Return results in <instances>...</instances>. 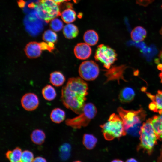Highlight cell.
Instances as JSON below:
<instances>
[{"label":"cell","instance_id":"6da1fadb","mask_svg":"<svg viewBox=\"0 0 162 162\" xmlns=\"http://www.w3.org/2000/svg\"><path fill=\"white\" fill-rule=\"evenodd\" d=\"M88 84L82 79H68L61 91V100L64 106L77 114L82 112L88 94Z\"/></svg>","mask_w":162,"mask_h":162},{"label":"cell","instance_id":"7a4b0ae2","mask_svg":"<svg viewBox=\"0 0 162 162\" xmlns=\"http://www.w3.org/2000/svg\"><path fill=\"white\" fill-rule=\"evenodd\" d=\"M117 112L123 122L126 133L134 136L138 135L142 122L146 117L145 110L142 108L137 110H128L119 107Z\"/></svg>","mask_w":162,"mask_h":162},{"label":"cell","instance_id":"3957f363","mask_svg":"<svg viewBox=\"0 0 162 162\" xmlns=\"http://www.w3.org/2000/svg\"><path fill=\"white\" fill-rule=\"evenodd\" d=\"M100 127L104 138L108 141L120 138L127 134L122 119L115 113L111 114L108 121Z\"/></svg>","mask_w":162,"mask_h":162},{"label":"cell","instance_id":"277c9868","mask_svg":"<svg viewBox=\"0 0 162 162\" xmlns=\"http://www.w3.org/2000/svg\"><path fill=\"white\" fill-rule=\"evenodd\" d=\"M139 135L140 142L138 147V149H142L149 154H151L158 139L152 124L151 118H149L143 123Z\"/></svg>","mask_w":162,"mask_h":162},{"label":"cell","instance_id":"5b68a950","mask_svg":"<svg viewBox=\"0 0 162 162\" xmlns=\"http://www.w3.org/2000/svg\"><path fill=\"white\" fill-rule=\"evenodd\" d=\"M97 109L92 103H88L84 105L82 112L78 116L65 121L66 124L75 129L87 126L96 116Z\"/></svg>","mask_w":162,"mask_h":162},{"label":"cell","instance_id":"8992f818","mask_svg":"<svg viewBox=\"0 0 162 162\" xmlns=\"http://www.w3.org/2000/svg\"><path fill=\"white\" fill-rule=\"evenodd\" d=\"M36 11L38 17L47 22L61 15L58 4L53 0H40Z\"/></svg>","mask_w":162,"mask_h":162},{"label":"cell","instance_id":"52a82bcc","mask_svg":"<svg viewBox=\"0 0 162 162\" xmlns=\"http://www.w3.org/2000/svg\"><path fill=\"white\" fill-rule=\"evenodd\" d=\"M116 51L108 46L102 44L99 45L96 50L94 58L102 63L106 69H110L117 59Z\"/></svg>","mask_w":162,"mask_h":162},{"label":"cell","instance_id":"ba28073f","mask_svg":"<svg viewBox=\"0 0 162 162\" xmlns=\"http://www.w3.org/2000/svg\"><path fill=\"white\" fill-rule=\"evenodd\" d=\"M80 76L88 81L95 80L98 76L100 70L98 64L92 60L83 62L80 64L78 70Z\"/></svg>","mask_w":162,"mask_h":162},{"label":"cell","instance_id":"9c48e42d","mask_svg":"<svg viewBox=\"0 0 162 162\" xmlns=\"http://www.w3.org/2000/svg\"><path fill=\"white\" fill-rule=\"evenodd\" d=\"M21 105L26 110L32 111L35 110L38 106L39 100L37 96L32 93L25 94L21 100Z\"/></svg>","mask_w":162,"mask_h":162},{"label":"cell","instance_id":"30bf717a","mask_svg":"<svg viewBox=\"0 0 162 162\" xmlns=\"http://www.w3.org/2000/svg\"><path fill=\"white\" fill-rule=\"evenodd\" d=\"M74 51L76 58L82 60L88 58L92 53V50L89 45L84 43L77 44L75 46Z\"/></svg>","mask_w":162,"mask_h":162},{"label":"cell","instance_id":"8fae6325","mask_svg":"<svg viewBox=\"0 0 162 162\" xmlns=\"http://www.w3.org/2000/svg\"><path fill=\"white\" fill-rule=\"evenodd\" d=\"M42 50L40 43L35 41L29 42L27 44L24 49V51L27 57L32 59L40 56Z\"/></svg>","mask_w":162,"mask_h":162},{"label":"cell","instance_id":"7c38bea8","mask_svg":"<svg viewBox=\"0 0 162 162\" xmlns=\"http://www.w3.org/2000/svg\"><path fill=\"white\" fill-rule=\"evenodd\" d=\"M147 96L152 102L149 105V108L154 112L159 113L162 112V90H159L155 95L149 93H146Z\"/></svg>","mask_w":162,"mask_h":162},{"label":"cell","instance_id":"4fadbf2b","mask_svg":"<svg viewBox=\"0 0 162 162\" xmlns=\"http://www.w3.org/2000/svg\"><path fill=\"white\" fill-rule=\"evenodd\" d=\"M123 70V66H112L110 69L105 70L104 75L106 78L105 83L115 80L119 82L122 78Z\"/></svg>","mask_w":162,"mask_h":162},{"label":"cell","instance_id":"5bb4252c","mask_svg":"<svg viewBox=\"0 0 162 162\" xmlns=\"http://www.w3.org/2000/svg\"><path fill=\"white\" fill-rule=\"evenodd\" d=\"M135 96V92L133 88L130 87H126L120 92L118 98L122 103H127L133 100Z\"/></svg>","mask_w":162,"mask_h":162},{"label":"cell","instance_id":"9a60e30c","mask_svg":"<svg viewBox=\"0 0 162 162\" xmlns=\"http://www.w3.org/2000/svg\"><path fill=\"white\" fill-rule=\"evenodd\" d=\"M63 32L65 38L71 39L77 36L79 31L77 27L71 23L67 24L64 27Z\"/></svg>","mask_w":162,"mask_h":162},{"label":"cell","instance_id":"2e32d148","mask_svg":"<svg viewBox=\"0 0 162 162\" xmlns=\"http://www.w3.org/2000/svg\"><path fill=\"white\" fill-rule=\"evenodd\" d=\"M83 40L89 46L95 45L99 40V36L98 33L94 30H89L84 33Z\"/></svg>","mask_w":162,"mask_h":162},{"label":"cell","instance_id":"e0dca14e","mask_svg":"<svg viewBox=\"0 0 162 162\" xmlns=\"http://www.w3.org/2000/svg\"><path fill=\"white\" fill-rule=\"evenodd\" d=\"M151 118L152 124L158 139H162V112Z\"/></svg>","mask_w":162,"mask_h":162},{"label":"cell","instance_id":"ac0fdd59","mask_svg":"<svg viewBox=\"0 0 162 162\" xmlns=\"http://www.w3.org/2000/svg\"><path fill=\"white\" fill-rule=\"evenodd\" d=\"M146 31L143 27L141 26L135 27L131 33V37L135 42L142 41L146 37Z\"/></svg>","mask_w":162,"mask_h":162},{"label":"cell","instance_id":"d6986e66","mask_svg":"<svg viewBox=\"0 0 162 162\" xmlns=\"http://www.w3.org/2000/svg\"><path fill=\"white\" fill-rule=\"evenodd\" d=\"M22 152L21 148L17 147L13 150L8 151L5 156L10 162H21Z\"/></svg>","mask_w":162,"mask_h":162},{"label":"cell","instance_id":"ffe728a7","mask_svg":"<svg viewBox=\"0 0 162 162\" xmlns=\"http://www.w3.org/2000/svg\"><path fill=\"white\" fill-rule=\"evenodd\" d=\"M50 82L54 86L59 87L62 86L65 81V78L63 74L59 71H55L50 74Z\"/></svg>","mask_w":162,"mask_h":162},{"label":"cell","instance_id":"44dd1931","mask_svg":"<svg viewBox=\"0 0 162 162\" xmlns=\"http://www.w3.org/2000/svg\"><path fill=\"white\" fill-rule=\"evenodd\" d=\"M65 118V113L62 109L56 108L54 109L50 114V118L53 122L57 124L62 122Z\"/></svg>","mask_w":162,"mask_h":162},{"label":"cell","instance_id":"7402d4cb","mask_svg":"<svg viewBox=\"0 0 162 162\" xmlns=\"http://www.w3.org/2000/svg\"><path fill=\"white\" fill-rule=\"evenodd\" d=\"M30 137L32 141L35 144L41 145L44 142L46 135L44 132L42 130L36 129L33 131Z\"/></svg>","mask_w":162,"mask_h":162},{"label":"cell","instance_id":"603a6c76","mask_svg":"<svg viewBox=\"0 0 162 162\" xmlns=\"http://www.w3.org/2000/svg\"><path fill=\"white\" fill-rule=\"evenodd\" d=\"M98 140L94 135L85 134L83 136L82 143L84 146L88 150H92L96 146Z\"/></svg>","mask_w":162,"mask_h":162},{"label":"cell","instance_id":"cb8c5ba5","mask_svg":"<svg viewBox=\"0 0 162 162\" xmlns=\"http://www.w3.org/2000/svg\"><path fill=\"white\" fill-rule=\"evenodd\" d=\"M61 18L63 21L67 24L71 23L76 19V14L72 8H68L61 14Z\"/></svg>","mask_w":162,"mask_h":162},{"label":"cell","instance_id":"d4e9b609","mask_svg":"<svg viewBox=\"0 0 162 162\" xmlns=\"http://www.w3.org/2000/svg\"><path fill=\"white\" fill-rule=\"evenodd\" d=\"M42 94L46 100L51 101L56 96V93L54 88L50 85H47L42 89Z\"/></svg>","mask_w":162,"mask_h":162},{"label":"cell","instance_id":"484cf974","mask_svg":"<svg viewBox=\"0 0 162 162\" xmlns=\"http://www.w3.org/2000/svg\"><path fill=\"white\" fill-rule=\"evenodd\" d=\"M57 34L52 30L49 29L46 31L44 33L42 39L46 42L55 43L57 40Z\"/></svg>","mask_w":162,"mask_h":162},{"label":"cell","instance_id":"4316f807","mask_svg":"<svg viewBox=\"0 0 162 162\" xmlns=\"http://www.w3.org/2000/svg\"><path fill=\"white\" fill-rule=\"evenodd\" d=\"M71 146L70 144L65 143L62 144L60 147V155L63 160H66L70 156Z\"/></svg>","mask_w":162,"mask_h":162},{"label":"cell","instance_id":"83f0119b","mask_svg":"<svg viewBox=\"0 0 162 162\" xmlns=\"http://www.w3.org/2000/svg\"><path fill=\"white\" fill-rule=\"evenodd\" d=\"M50 27L53 31L58 32L63 28L64 26L63 22L59 19L56 18L51 21Z\"/></svg>","mask_w":162,"mask_h":162},{"label":"cell","instance_id":"f1b7e54d","mask_svg":"<svg viewBox=\"0 0 162 162\" xmlns=\"http://www.w3.org/2000/svg\"><path fill=\"white\" fill-rule=\"evenodd\" d=\"M34 159L33 153L31 151L25 150L22 152L21 162H33Z\"/></svg>","mask_w":162,"mask_h":162},{"label":"cell","instance_id":"f546056e","mask_svg":"<svg viewBox=\"0 0 162 162\" xmlns=\"http://www.w3.org/2000/svg\"><path fill=\"white\" fill-rule=\"evenodd\" d=\"M42 50H48L51 52L55 48L54 43L42 42L40 43Z\"/></svg>","mask_w":162,"mask_h":162},{"label":"cell","instance_id":"4dcf8cb0","mask_svg":"<svg viewBox=\"0 0 162 162\" xmlns=\"http://www.w3.org/2000/svg\"><path fill=\"white\" fill-rule=\"evenodd\" d=\"M154 0H136L137 3L143 6H147Z\"/></svg>","mask_w":162,"mask_h":162},{"label":"cell","instance_id":"1f68e13d","mask_svg":"<svg viewBox=\"0 0 162 162\" xmlns=\"http://www.w3.org/2000/svg\"><path fill=\"white\" fill-rule=\"evenodd\" d=\"M160 58L161 62V63H159L158 65V69L160 70L161 72L160 74V77L161 79V82H162V52L160 54Z\"/></svg>","mask_w":162,"mask_h":162},{"label":"cell","instance_id":"d6a6232c","mask_svg":"<svg viewBox=\"0 0 162 162\" xmlns=\"http://www.w3.org/2000/svg\"><path fill=\"white\" fill-rule=\"evenodd\" d=\"M33 162H47L46 160L41 156H38L34 158Z\"/></svg>","mask_w":162,"mask_h":162},{"label":"cell","instance_id":"836d02e7","mask_svg":"<svg viewBox=\"0 0 162 162\" xmlns=\"http://www.w3.org/2000/svg\"><path fill=\"white\" fill-rule=\"evenodd\" d=\"M53 0L55 2L58 4H59L61 3L67 1H68V0Z\"/></svg>","mask_w":162,"mask_h":162},{"label":"cell","instance_id":"e575fe53","mask_svg":"<svg viewBox=\"0 0 162 162\" xmlns=\"http://www.w3.org/2000/svg\"><path fill=\"white\" fill-rule=\"evenodd\" d=\"M126 162H138V161L134 158H130L128 159Z\"/></svg>","mask_w":162,"mask_h":162},{"label":"cell","instance_id":"d590c367","mask_svg":"<svg viewBox=\"0 0 162 162\" xmlns=\"http://www.w3.org/2000/svg\"><path fill=\"white\" fill-rule=\"evenodd\" d=\"M111 162H124V161L119 159H115L112 160Z\"/></svg>","mask_w":162,"mask_h":162},{"label":"cell","instance_id":"8d00e7d4","mask_svg":"<svg viewBox=\"0 0 162 162\" xmlns=\"http://www.w3.org/2000/svg\"><path fill=\"white\" fill-rule=\"evenodd\" d=\"M73 162H82V161H80V160H76L75 161H74Z\"/></svg>","mask_w":162,"mask_h":162},{"label":"cell","instance_id":"74e56055","mask_svg":"<svg viewBox=\"0 0 162 162\" xmlns=\"http://www.w3.org/2000/svg\"><path fill=\"white\" fill-rule=\"evenodd\" d=\"M74 2H76L78 0H73Z\"/></svg>","mask_w":162,"mask_h":162},{"label":"cell","instance_id":"f35d334b","mask_svg":"<svg viewBox=\"0 0 162 162\" xmlns=\"http://www.w3.org/2000/svg\"><path fill=\"white\" fill-rule=\"evenodd\" d=\"M161 8H162V5H161Z\"/></svg>","mask_w":162,"mask_h":162}]
</instances>
